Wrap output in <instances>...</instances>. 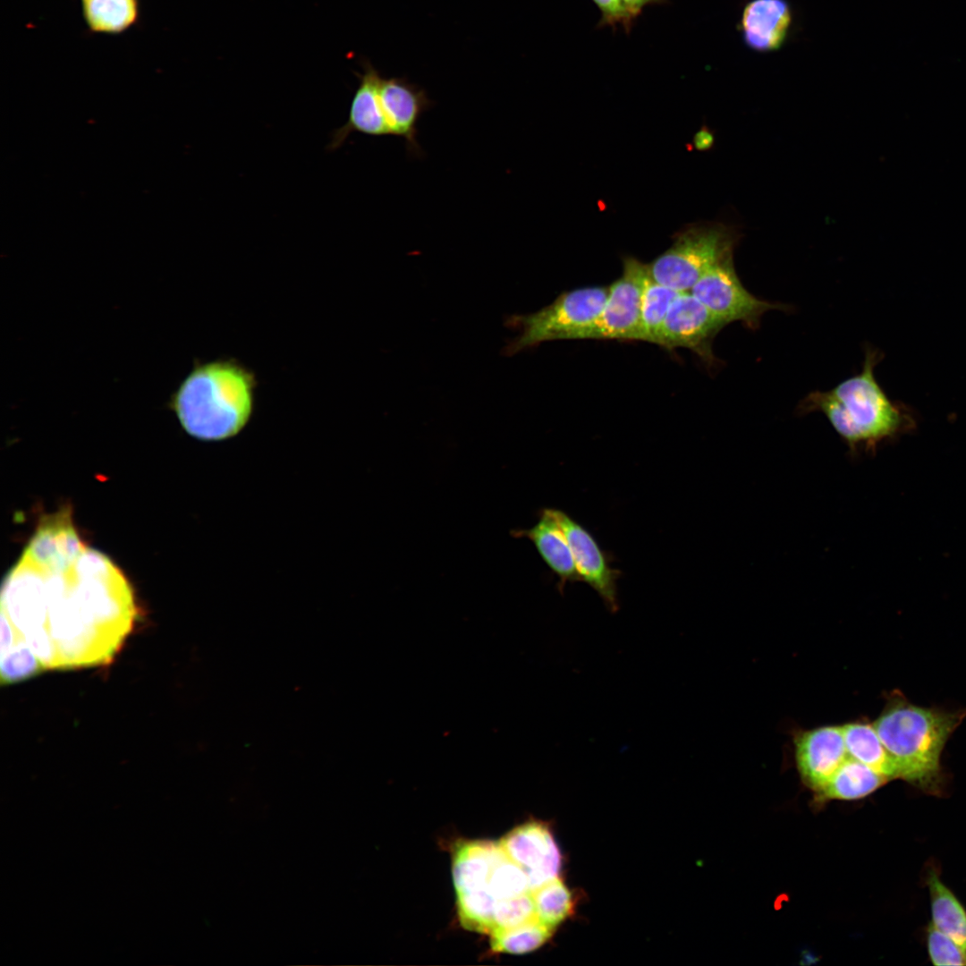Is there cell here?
I'll use <instances>...</instances> for the list:
<instances>
[{"label": "cell", "instance_id": "cell-1", "mask_svg": "<svg viewBox=\"0 0 966 966\" xmlns=\"http://www.w3.org/2000/svg\"><path fill=\"white\" fill-rule=\"evenodd\" d=\"M137 615L130 583L104 554L87 547L63 570L21 555L2 585L1 660L27 677L105 665Z\"/></svg>", "mask_w": 966, "mask_h": 966}, {"label": "cell", "instance_id": "cell-2", "mask_svg": "<svg viewBox=\"0 0 966 966\" xmlns=\"http://www.w3.org/2000/svg\"><path fill=\"white\" fill-rule=\"evenodd\" d=\"M254 373L234 359L197 363L168 406L191 436L220 442L238 436L254 410Z\"/></svg>", "mask_w": 966, "mask_h": 966}, {"label": "cell", "instance_id": "cell-3", "mask_svg": "<svg viewBox=\"0 0 966 966\" xmlns=\"http://www.w3.org/2000/svg\"><path fill=\"white\" fill-rule=\"evenodd\" d=\"M965 716L966 711L914 705L894 691L872 724L896 762L900 779L925 792L937 794L943 783L941 753Z\"/></svg>", "mask_w": 966, "mask_h": 966}, {"label": "cell", "instance_id": "cell-4", "mask_svg": "<svg viewBox=\"0 0 966 966\" xmlns=\"http://www.w3.org/2000/svg\"><path fill=\"white\" fill-rule=\"evenodd\" d=\"M879 358L877 352L867 350L860 374L830 391L810 393L801 403L803 412L818 411L826 417L851 454L895 436L908 421L904 410L887 397L875 378Z\"/></svg>", "mask_w": 966, "mask_h": 966}, {"label": "cell", "instance_id": "cell-5", "mask_svg": "<svg viewBox=\"0 0 966 966\" xmlns=\"http://www.w3.org/2000/svg\"><path fill=\"white\" fill-rule=\"evenodd\" d=\"M607 292L608 286L576 288L535 313L510 316L505 326L521 333L506 344L504 354L512 356L547 341L582 339L600 315Z\"/></svg>", "mask_w": 966, "mask_h": 966}, {"label": "cell", "instance_id": "cell-6", "mask_svg": "<svg viewBox=\"0 0 966 966\" xmlns=\"http://www.w3.org/2000/svg\"><path fill=\"white\" fill-rule=\"evenodd\" d=\"M670 248L646 264L657 283L689 292L714 266L733 255L738 235L721 224H699L676 235Z\"/></svg>", "mask_w": 966, "mask_h": 966}, {"label": "cell", "instance_id": "cell-7", "mask_svg": "<svg viewBox=\"0 0 966 966\" xmlns=\"http://www.w3.org/2000/svg\"><path fill=\"white\" fill-rule=\"evenodd\" d=\"M690 292L726 325L740 321L754 329L765 312L785 308L748 292L735 272L733 255L710 268Z\"/></svg>", "mask_w": 966, "mask_h": 966}, {"label": "cell", "instance_id": "cell-8", "mask_svg": "<svg viewBox=\"0 0 966 966\" xmlns=\"http://www.w3.org/2000/svg\"><path fill=\"white\" fill-rule=\"evenodd\" d=\"M646 264L628 257L608 286L602 311L582 339L640 341V294Z\"/></svg>", "mask_w": 966, "mask_h": 966}, {"label": "cell", "instance_id": "cell-9", "mask_svg": "<svg viewBox=\"0 0 966 966\" xmlns=\"http://www.w3.org/2000/svg\"><path fill=\"white\" fill-rule=\"evenodd\" d=\"M725 326L690 291L681 292L667 311L657 345L667 350L687 348L706 363L714 364L712 343Z\"/></svg>", "mask_w": 966, "mask_h": 966}, {"label": "cell", "instance_id": "cell-10", "mask_svg": "<svg viewBox=\"0 0 966 966\" xmlns=\"http://www.w3.org/2000/svg\"><path fill=\"white\" fill-rule=\"evenodd\" d=\"M571 547L580 581L587 583L612 612L618 608L617 580L622 572L611 566L613 558L594 536L567 513L550 508Z\"/></svg>", "mask_w": 966, "mask_h": 966}, {"label": "cell", "instance_id": "cell-11", "mask_svg": "<svg viewBox=\"0 0 966 966\" xmlns=\"http://www.w3.org/2000/svg\"><path fill=\"white\" fill-rule=\"evenodd\" d=\"M498 842L505 854L525 871L530 890L559 877L564 857L547 824L524 823Z\"/></svg>", "mask_w": 966, "mask_h": 966}, {"label": "cell", "instance_id": "cell-12", "mask_svg": "<svg viewBox=\"0 0 966 966\" xmlns=\"http://www.w3.org/2000/svg\"><path fill=\"white\" fill-rule=\"evenodd\" d=\"M795 759L807 786L821 791L849 758L842 725L799 732L794 737Z\"/></svg>", "mask_w": 966, "mask_h": 966}, {"label": "cell", "instance_id": "cell-13", "mask_svg": "<svg viewBox=\"0 0 966 966\" xmlns=\"http://www.w3.org/2000/svg\"><path fill=\"white\" fill-rule=\"evenodd\" d=\"M86 547L67 507L42 518L22 556L40 567L62 570L73 564Z\"/></svg>", "mask_w": 966, "mask_h": 966}, {"label": "cell", "instance_id": "cell-14", "mask_svg": "<svg viewBox=\"0 0 966 966\" xmlns=\"http://www.w3.org/2000/svg\"><path fill=\"white\" fill-rule=\"evenodd\" d=\"M379 92L389 116L394 137L402 138L410 155L420 157L417 124L432 102L425 90L403 78H383Z\"/></svg>", "mask_w": 966, "mask_h": 966}, {"label": "cell", "instance_id": "cell-15", "mask_svg": "<svg viewBox=\"0 0 966 966\" xmlns=\"http://www.w3.org/2000/svg\"><path fill=\"white\" fill-rule=\"evenodd\" d=\"M792 11L786 0H751L740 21L744 43L752 50H778L786 41Z\"/></svg>", "mask_w": 966, "mask_h": 966}, {"label": "cell", "instance_id": "cell-16", "mask_svg": "<svg viewBox=\"0 0 966 966\" xmlns=\"http://www.w3.org/2000/svg\"><path fill=\"white\" fill-rule=\"evenodd\" d=\"M513 536L528 538L534 545L546 565L557 577L561 591L567 583L580 581L569 543L550 508L540 511L538 521L531 528L515 530Z\"/></svg>", "mask_w": 966, "mask_h": 966}, {"label": "cell", "instance_id": "cell-17", "mask_svg": "<svg viewBox=\"0 0 966 966\" xmlns=\"http://www.w3.org/2000/svg\"><path fill=\"white\" fill-rule=\"evenodd\" d=\"M382 77L369 64L365 66L360 85L352 100L345 124L335 130L328 146L329 150L340 148L352 132L374 137L389 136L380 114L379 84Z\"/></svg>", "mask_w": 966, "mask_h": 966}, {"label": "cell", "instance_id": "cell-18", "mask_svg": "<svg viewBox=\"0 0 966 966\" xmlns=\"http://www.w3.org/2000/svg\"><path fill=\"white\" fill-rule=\"evenodd\" d=\"M503 854L499 842L471 841L459 845L452 869L456 895L489 894L487 885L493 868Z\"/></svg>", "mask_w": 966, "mask_h": 966}, {"label": "cell", "instance_id": "cell-19", "mask_svg": "<svg viewBox=\"0 0 966 966\" xmlns=\"http://www.w3.org/2000/svg\"><path fill=\"white\" fill-rule=\"evenodd\" d=\"M849 757L869 766L888 780L900 779L898 766L883 745L872 724L852 722L842 725Z\"/></svg>", "mask_w": 966, "mask_h": 966}, {"label": "cell", "instance_id": "cell-20", "mask_svg": "<svg viewBox=\"0 0 966 966\" xmlns=\"http://www.w3.org/2000/svg\"><path fill=\"white\" fill-rule=\"evenodd\" d=\"M888 781L869 766L849 757L818 794L825 801L859 800L871 794Z\"/></svg>", "mask_w": 966, "mask_h": 966}, {"label": "cell", "instance_id": "cell-21", "mask_svg": "<svg viewBox=\"0 0 966 966\" xmlns=\"http://www.w3.org/2000/svg\"><path fill=\"white\" fill-rule=\"evenodd\" d=\"M930 894L931 924L953 939L966 953V910L956 895L930 871L927 879Z\"/></svg>", "mask_w": 966, "mask_h": 966}, {"label": "cell", "instance_id": "cell-22", "mask_svg": "<svg viewBox=\"0 0 966 966\" xmlns=\"http://www.w3.org/2000/svg\"><path fill=\"white\" fill-rule=\"evenodd\" d=\"M679 292L654 280L646 265L640 294V341L658 344L663 322Z\"/></svg>", "mask_w": 966, "mask_h": 966}, {"label": "cell", "instance_id": "cell-23", "mask_svg": "<svg viewBox=\"0 0 966 966\" xmlns=\"http://www.w3.org/2000/svg\"><path fill=\"white\" fill-rule=\"evenodd\" d=\"M81 6L87 26L97 33H122L139 15L138 0H81Z\"/></svg>", "mask_w": 966, "mask_h": 966}, {"label": "cell", "instance_id": "cell-24", "mask_svg": "<svg viewBox=\"0 0 966 966\" xmlns=\"http://www.w3.org/2000/svg\"><path fill=\"white\" fill-rule=\"evenodd\" d=\"M538 919L552 928L571 917L575 909L572 891L559 877L530 890Z\"/></svg>", "mask_w": 966, "mask_h": 966}, {"label": "cell", "instance_id": "cell-25", "mask_svg": "<svg viewBox=\"0 0 966 966\" xmlns=\"http://www.w3.org/2000/svg\"><path fill=\"white\" fill-rule=\"evenodd\" d=\"M554 930L536 918L513 928L493 929L490 944L495 952L525 953L544 945Z\"/></svg>", "mask_w": 966, "mask_h": 966}, {"label": "cell", "instance_id": "cell-26", "mask_svg": "<svg viewBox=\"0 0 966 966\" xmlns=\"http://www.w3.org/2000/svg\"><path fill=\"white\" fill-rule=\"evenodd\" d=\"M530 890V881L525 871L504 852L493 868L487 885L488 893L497 902Z\"/></svg>", "mask_w": 966, "mask_h": 966}, {"label": "cell", "instance_id": "cell-27", "mask_svg": "<svg viewBox=\"0 0 966 966\" xmlns=\"http://www.w3.org/2000/svg\"><path fill=\"white\" fill-rule=\"evenodd\" d=\"M538 918L531 891L496 902L494 928H509Z\"/></svg>", "mask_w": 966, "mask_h": 966}, {"label": "cell", "instance_id": "cell-28", "mask_svg": "<svg viewBox=\"0 0 966 966\" xmlns=\"http://www.w3.org/2000/svg\"><path fill=\"white\" fill-rule=\"evenodd\" d=\"M927 947L930 960L935 965H966L965 951L931 923L927 931Z\"/></svg>", "mask_w": 966, "mask_h": 966}, {"label": "cell", "instance_id": "cell-29", "mask_svg": "<svg viewBox=\"0 0 966 966\" xmlns=\"http://www.w3.org/2000/svg\"><path fill=\"white\" fill-rule=\"evenodd\" d=\"M600 12L597 27H610L616 30L622 26L626 33L631 30L634 20L631 18L622 0H592Z\"/></svg>", "mask_w": 966, "mask_h": 966}, {"label": "cell", "instance_id": "cell-30", "mask_svg": "<svg viewBox=\"0 0 966 966\" xmlns=\"http://www.w3.org/2000/svg\"><path fill=\"white\" fill-rule=\"evenodd\" d=\"M626 10L635 21L643 12L644 8L653 4H663L668 0H622Z\"/></svg>", "mask_w": 966, "mask_h": 966}]
</instances>
